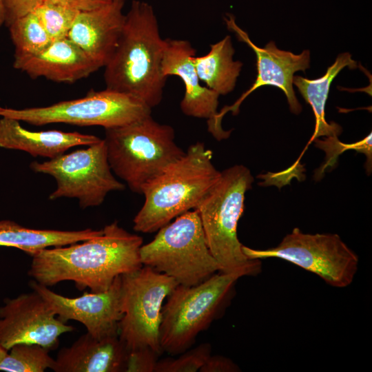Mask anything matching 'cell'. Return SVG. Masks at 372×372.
<instances>
[{
  "label": "cell",
  "mask_w": 372,
  "mask_h": 372,
  "mask_svg": "<svg viewBox=\"0 0 372 372\" xmlns=\"http://www.w3.org/2000/svg\"><path fill=\"white\" fill-rule=\"evenodd\" d=\"M30 287L43 297L62 321H78L96 338L118 335V323L123 315L121 276L105 291L84 292L76 298L58 294L35 280L30 281Z\"/></svg>",
  "instance_id": "obj_14"
},
{
  "label": "cell",
  "mask_w": 372,
  "mask_h": 372,
  "mask_svg": "<svg viewBox=\"0 0 372 372\" xmlns=\"http://www.w3.org/2000/svg\"><path fill=\"white\" fill-rule=\"evenodd\" d=\"M211 345L202 343L198 347L186 350L176 358L158 360L154 372H196L199 371L211 355Z\"/></svg>",
  "instance_id": "obj_26"
},
{
  "label": "cell",
  "mask_w": 372,
  "mask_h": 372,
  "mask_svg": "<svg viewBox=\"0 0 372 372\" xmlns=\"http://www.w3.org/2000/svg\"><path fill=\"white\" fill-rule=\"evenodd\" d=\"M112 2L123 6L125 0H112Z\"/></svg>",
  "instance_id": "obj_33"
},
{
  "label": "cell",
  "mask_w": 372,
  "mask_h": 372,
  "mask_svg": "<svg viewBox=\"0 0 372 372\" xmlns=\"http://www.w3.org/2000/svg\"><path fill=\"white\" fill-rule=\"evenodd\" d=\"M43 0H3L6 10L5 24L8 26L18 18L30 12Z\"/></svg>",
  "instance_id": "obj_28"
},
{
  "label": "cell",
  "mask_w": 372,
  "mask_h": 372,
  "mask_svg": "<svg viewBox=\"0 0 372 372\" xmlns=\"http://www.w3.org/2000/svg\"><path fill=\"white\" fill-rule=\"evenodd\" d=\"M253 182L249 169L234 165L220 172L218 180L194 209L209 251L223 272L245 270L255 276L260 271V260H250L244 254L237 234L245 193Z\"/></svg>",
  "instance_id": "obj_4"
},
{
  "label": "cell",
  "mask_w": 372,
  "mask_h": 372,
  "mask_svg": "<svg viewBox=\"0 0 372 372\" xmlns=\"http://www.w3.org/2000/svg\"><path fill=\"white\" fill-rule=\"evenodd\" d=\"M73 330L34 290L6 298L0 307V347L8 351L19 343L38 344L53 349L58 347L61 335Z\"/></svg>",
  "instance_id": "obj_13"
},
{
  "label": "cell",
  "mask_w": 372,
  "mask_h": 372,
  "mask_svg": "<svg viewBox=\"0 0 372 372\" xmlns=\"http://www.w3.org/2000/svg\"><path fill=\"white\" fill-rule=\"evenodd\" d=\"M121 281L119 338L128 351L149 347L160 355L163 304L178 282L146 265L121 275Z\"/></svg>",
  "instance_id": "obj_10"
},
{
  "label": "cell",
  "mask_w": 372,
  "mask_h": 372,
  "mask_svg": "<svg viewBox=\"0 0 372 372\" xmlns=\"http://www.w3.org/2000/svg\"><path fill=\"white\" fill-rule=\"evenodd\" d=\"M165 48L153 7L133 0L116 47L104 67L105 88L133 95L152 109L159 105L167 79L162 72Z\"/></svg>",
  "instance_id": "obj_2"
},
{
  "label": "cell",
  "mask_w": 372,
  "mask_h": 372,
  "mask_svg": "<svg viewBox=\"0 0 372 372\" xmlns=\"http://www.w3.org/2000/svg\"><path fill=\"white\" fill-rule=\"evenodd\" d=\"M107 156L112 171L135 193L181 158L185 152L175 141V131L150 115L105 129Z\"/></svg>",
  "instance_id": "obj_5"
},
{
  "label": "cell",
  "mask_w": 372,
  "mask_h": 372,
  "mask_svg": "<svg viewBox=\"0 0 372 372\" xmlns=\"http://www.w3.org/2000/svg\"><path fill=\"white\" fill-rule=\"evenodd\" d=\"M355 69L358 63L349 52L338 54L334 63L329 66L326 73L316 79H309L301 76H293V84L299 90L306 102L313 110L316 125L310 141L320 136H338L342 132V127L335 122L328 123L325 118V105L331 84L338 74L344 68Z\"/></svg>",
  "instance_id": "obj_20"
},
{
  "label": "cell",
  "mask_w": 372,
  "mask_h": 372,
  "mask_svg": "<svg viewBox=\"0 0 372 372\" xmlns=\"http://www.w3.org/2000/svg\"><path fill=\"white\" fill-rule=\"evenodd\" d=\"M0 119V147L21 150L32 156L54 158L70 148L90 145L101 139L94 135L60 130L31 131L19 121L5 116Z\"/></svg>",
  "instance_id": "obj_19"
},
{
  "label": "cell",
  "mask_w": 372,
  "mask_h": 372,
  "mask_svg": "<svg viewBox=\"0 0 372 372\" xmlns=\"http://www.w3.org/2000/svg\"><path fill=\"white\" fill-rule=\"evenodd\" d=\"M6 21V10L3 0H0V28Z\"/></svg>",
  "instance_id": "obj_31"
},
{
  "label": "cell",
  "mask_w": 372,
  "mask_h": 372,
  "mask_svg": "<svg viewBox=\"0 0 372 372\" xmlns=\"http://www.w3.org/2000/svg\"><path fill=\"white\" fill-rule=\"evenodd\" d=\"M13 67L32 78L62 83H74L101 68L68 37L52 41L35 54L14 58Z\"/></svg>",
  "instance_id": "obj_16"
},
{
  "label": "cell",
  "mask_w": 372,
  "mask_h": 372,
  "mask_svg": "<svg viewBox=\"0 0 372 372\" xmlns=\"http://www.w3.org/2000/svg\"><path fill=\"white\" fill-rule=\"evenodd\" d=\"M8 28L15 47L14 58L39 53L52 42L35 10L16 19Z\"/></svg>",
  "instance_id": "obj_23"
},
{
  "label": "cell",
  "mask_w": 372,
  "mask_h": 372,
  "mask_svg": "<svg viewBox=\"0 0 372 372\" xmlns=\"http://www.w3.org/2000/svg\"><path fill=\"white\" fill-rule=\"evenodd\" d=\"M102 229L55 230L35 229L23 227L10 220H0V247L19 249L30 255L50 247H60L101 235Z\"/></svg>",
  "instance_id": "obj_21"
},
{
  "label": "cell",
  "mask_w": 372,
  "mask_h": 372,
  "mask_svg": "<svg viewBox=\"0 0 372 372\" xmlns=\"http://www.w3.org/2000/svg\"><path fill=\"white\" fill-rule=\"evenodd\" d=\"M0 108H1V107H0Z\"/></svg>",
  "instance_id": "obj_34"
},
{
  "label": "cell",
  "mask_w": 372,
  "mask_h": 372,
  "mask_svg": "<svg viewBox=\"0 0 372 372\" xmlns=\"http://www.w3.org/2000/svg\"><path fill=\"white\" fill-rule=\"evenodd\" d=\"M101 235L81 243L45 248L33 252L28 274L50 287L73 281L79 290H107L114 279L140 269L143 238L120 227L117 221L105 225Z\"/></svg>",
  "instance_id": "obj_1"
},
{
  "label": "cell",
  "mask_w": 372,
  "mask_h": 372,
  "mask_svg": "<svg viewBox=\"0 0 372 372\" xmlns=\"http://www.w3.org/2000/svg\"><path fill=\"white\" fill-rule=\"evenodd\" d=\"M195 54L189 41L166 39L162 72L167 78L177 76L183 81L185 94L180 103L182 112L188 116L206 118L208 124L218 114L220 95L200 83L194 61Z\"/></svg>",
  "instance_id": "obj_15"
},
{
  "label": "cell",
  "mask_w": 372,
  "mask_h": 372,
  "mask_svg": "<svg viewBox=\"0 0 372 372\" xmlns=\"http://www.w3.org/2000/svg\"><path fill=\"white\" fill-rule=\"evenodd\" d=\"M69 6L79 11L93 10L112 2V0H50Z\"/></svg>",
  "instance_id": "obj_30"
},
{
  "label": "cell",
  "mask_w": 372,
  "mask_h": 372,
  "mask_svg": "<svg viewBox=\"0 0 372 372\" xmlns=\"http://www.w3.org/2000/svg\"><path fill=\"white\" fill-rule=\"evenodd\" d=\"M250 260L279 258L316 274L329 285L345 288L353 281L359 258L336 234H307L295 227L276 247L256 249L242 245Z\"/></svg>",
  "instance_id": "obj_9"
},
{
  "label": "cell",
  "mask_w": 372,
  "mask_h": 372,
  "mask_svg": "<svg viewBox=\"0 0 372 372\" xmlns=\"http://www.w3.org/2000/svg\"><path fill=\"white\" fill-rule=\"evenodd\" d=\"M245 270L219 271L194 286L178 285L167 297L159 329L163 351L178 355L187 350L229 303L236 283Z\"/></svg>",
  "instance_id": "obj_6"
},
{
  "label": "cell",
  "mask_w": 372,
  "mask_h": 372,
  "mask_svg": "<svg viewBox=\"0 0 372 372\" xmlns=\"http://www.w3.org/2000/svg\"><path fill=\"white\" fill-rule=\"evenodd\" d=\"M123 6L112 2L78 13L68 38L101 68L110 61L116 47L125 14Z\"/></svg>",
  "instance_id": "obj_17"
},
{
  "label": "cell",
  "mask_w": 372,
  "mask_h": 372,
  "mask_svg": "<svg viewBox=\"0 0 372 372\" xmlns=\"http://www.w3.org/2000/svg\"><path fill=\"white\" fill-rule=\"evenodd\" d=\"M224 21L227 28L235 33L240 41L247 44L256 55L257 76L254 83L231 105L224 107L218 112L214 120L207 124L208 131L218 141L227 138L229 131H225L221 126V121L229 111L237 114L241 103L252 92L264 85H273L280 88L285 94L290 110L295 114L302 111V106L297 99L293 87V78L298 71H305L309 68L310 52L303 50L296 54L289 51L278 48L276 43L271 41L265 48L256 45L250 39L248 34L236 23L235 17L231 14H226Z\"/></svg>",
  "instance_id": "obj_12"
},
{
  "label": "cell",
  "mask_w": 372,
  "mask_h": 372,
  "mask_svg": "<svg viewBox=\"0 0 372 372\" xmlns=\"http://www.w3.org/2000/svg\"><path fill=\"white\" fill-rule=\"evenodd\" d=\"M152 108L140 99L108 89L52 105L24 109L0 108V116L33 125L62 123L78 126H122L150 115Z\"/></svg>",
  "instance_id": "obj_8"
},
{
  "label": "cell",
  "mask_w": 372,
  "mask_h": 372,
  "mask_svg": "<svg viewBox=\"0 0 372 372\" xmlns=\"http://www.w3.org/2000/svg\"><path fill=\"white\" fill-rule=\"evenodd\" d=\"M34 10L52 41L68 37L80 12L65 4L50 0H43Z\"/></svg>",
  "instance_id": "obj_25"
},
{
  "label": "cell",
  "mask_w": 372,
  "mask_h": 372,
  "mask_svg": "<svg viewBox=\"0 0 372 372\" xmlns=\"http://www.w3.org/2000/svg\"><path fill=\"white\" fill-rule=\"evenodd\" d=\"M54 359L49 349L38 344L19 343L12 346L0 362V371L6 372H43L52 369Z\"/></svg>",
  "instance_id": "obj_24"
},
{
  "label": "cell",
  "mask_w": 372,
  "mask_h": 372,
  "mask_svg": "<svg viewBox=\"0 0 372 372\" xmlns=\"http://www.w3.org/2000/svg\"><path fill=\"white\" fill-rule=\"evenodd\" d=\"M212 152L203 142L191 145L185 154L143 188L144 204L135 216L134 231L152 233L182 214L195 209L216 183L220 172Z\"/></svg>",
  "instance_id": "obj_3"
},
{
  "label": "cell",
  "mask_w": 372,
  "mask_h": 372,
  "mask_svg": "<svg viewBox=\"0 0 372 372\" xmlns=\"http://www.w3.org/2000/svg\"><path fill=\"white\" fill-rule=\"evenodd\" d=\"M7 353H8V350L0 347V362L5 357Z\"/></svg>",
  "instance_id": "obj_32"
},
{
  "label": "cell",
  "mask_w": 372,
  "mask_h": 372,
  "mask_svg": "<svg viewBox=\"0 0 372 372\" xmlns=\"http://www.w3.org/2000/svg\"><path fill=\"white\" fill-rule=\"evenodd\" d=\"M240 368L231 359L222 355H211L200 368V372H236Z\"/></svg>",
  "instance_id": "obj_29"
},
{
  "label": "cell",
  "mask_w": 372,
  "mask_h": 372,
  "mask_svg": "<svg viewBox=\"0 0 372 372\" xmlns=\"http://www.w3.org/2000/svg\"><path fill=\"white\" fill-rule=\"evenodd\" d=\"M128 351L118 335L96 338L87 332L61 349L52 369L56 372L125 371Z\"/></svg>",
  "instance_id": "obj_18"
},
{
  "label": "cell",
  "mask_w": 372,
  "mask_h": 372,
  "mask_svg": "<svg viewBox=\"0 0 372 372\" xmlns=\"http://www.w3.org/2000/svg\"><path fill=\"white\" fill-rule=\"evenodd\" d=\"M30 167L55 179L56 187L49 199L76 198L83 209L99 206L109 192L125 188L112 173L103 139L47 161L32 162Z\"/></svg>",
  "instance_id": "obj_11"
},
{
  "label": "cell",
  "mask_w": 372,
  "mask_h": 372,
  "mask_svg": "<svg viewBox=\"0 0 372 372\" xmlns=\"http://www.w3.org/2000/svg\"><path fill=\"white\" fill-rule=\"evenodd\" d=\"M140 256L143 265L184 286L196 285L223 271L209 251L196 209L159 229L151 242L141 246Z\"/></svg>",
  "instance_id": "obj_7"
},
{
  "label": "cell",
  "mask_w": 372,
  "mask_h": 372,
  "mask_svg": "<svg viewBox=\"0 0 372 372\" xmlns=\"http://www.w3.org/2000/svg\"><path fill=\"white\" fill-rule=\"evenodd\" d=\"M234 52L231 38L227 35L211 44L207 54L194 58L200 81L219 95L234 90L242 70V63L233 59Z\"/></svg>",
  "instance_id": "obj_22"
},
{
  "label": "cell",
  "mask_w": 372,
  "mask_h": 372,
  "mask_svg": "<svg viewBox=\"0 0 372 372\" xmlns=\"http://www.w3.org/2000/svg\"><path fill=\"white\" fill-rule=\"evenodd\" d=\"M158 355L149 347L130 351L125 372H154Z\"/></svg>",
  "instance_id": "obj_27"
}]
</instances>
